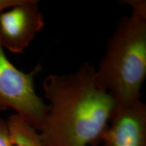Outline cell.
Returning <instances> with one entry per match:
<instances>
[{
	"label": "cell",
	"instance_id": "5b68a950",
	"mask_svg": "<svg viewBox=\"0 0 146 146\" xmlns=\"http://www.w3.org/2000/svg\"><path fill=\"white\" fill-rule=\"evenodd\" d=\"M102 146H146V104L116 105L102 137Z\"/></svg>",
	"mask_w": 146,
	"mask_h": 146
},
{
	"label": "cell",
	"instance_id": "7a4b0ae2",
	"mask_svg": "<svg viewBox=\"0 0 146 146\" xmlns=\"http://www.w3.org/2000/svg\"><path fill=\"white\" fill-rule=\"evenodd\" d=\"M122 2L130 5L132 12L116 25L94 75L97 85L116 105L139 101L146 76V1Z\"/></svg>",
	"mask_w": 146,
	"mask_h": 146
},
{
	"label": "cell",
	"instance_id": "8992f818",
	"mask_svg": "<svg viewBox=\"0 0 146 146\" xmlns=\"http://www.w3.org/2000/svg\"><path fill=\"white\" fill-rule=\"evenodd\" d=\"M7 121L15 146H43L39 132L18 114L11 115Z\"/></svg>",
	"mask_w": 146,
	"mask_h": 146
},
{
	"label": "cell",
	"instance_id": "52a82bcc",
	"mask_svg": "<svg viewBox=\"0 0 146 146\" xmlns=\"http://www.w3.org/2000/svg\"><path fill=\"white\" fill-rule=\"evenodd\" d=\"M0 146H15L7 120L0 117Z\"/></svg>",
	"mask_w": 146,
	"mask_h": 146
},
{
	"label": "cell",
	"instance_id": "3957f363",
	"mask_svg": "<svg viewBox=\"0 0 146 146\" xmlns=\"http://www.w3.org/2000/svg\"><path fill=\"white\" fill-rule=\"evenodd\" d=\"M20 1L0 0V13ZM3 49L0 45V110L14 109L16 114L39 132L50 108L34 87V77L40 72L41 66H36L29 73L22 72L10 62Z\"/></svg>",
	"mask_w": 146,
	"mask_h": 146
},
{
	"label": "cell",
	"instance_id": "6da1fadb",
	"mask_svg": "<svg viewBox=\"0 0 146 146\" xmlns=\"http://www.w3.org/2000/svg\"><path fill=\"white\" fill-rule=\"evenodd\" d=\"M85 63L74 73L52 74L43 83L49 111L39 131L43 146H89L102 141L116 102Z\"/></svg>",
	"mask_w": 146,
	"mask_h": 146
},
{
	"label": "cell",
	"instance_id": "277c9868",
	"mask_svg": "<svg viewBox=\"0 0 146 146\" xmlns=\"http://www.w3.org/2000/svg\"><path fill=\"white\" fill-rule=\"evenodd\" d=\"M44 26L38 1L21 0L0 13V45L10 52L21 54Z\"/></svg>",
	"mask_w": 146,
	"mask_h": 146
}]
</instances>
